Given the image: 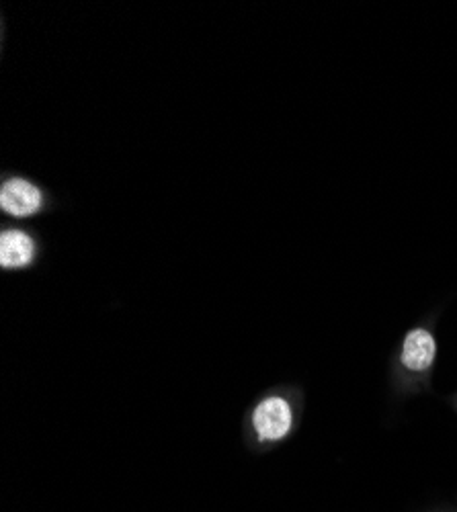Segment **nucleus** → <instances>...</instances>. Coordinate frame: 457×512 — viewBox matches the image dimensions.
Returning <instances> with one entry per match:
<instances>
[{
    "instance_id": "f257e3e1",
    "label": "nucleus",
    "mask_w": 457,
    "mask_h": 512,
    "mask_svg": "<svg viewBox=\"0 0 457 512\" xmlns=\"http://www.w3.org/2000/svg\"><path fill=\"white\" fill-rule=\"evenodd\" d=\"M298 406L287 390L263 394L246 414V437L259 449H273L294 435Z\"/></svg>"
},
{
    "instance_id": "20e7f679",
    "label": "nucleus",
    "mask_w": 457,
    "mask_h": 512,
    "mask_svg": "<svg viewBox=\"0 0 457 512\" xmlns=\"http://www.w3.org/2000/svg\"><path fill=\"white\" fill-rule=\"evenodd\" d=\"M437 359V340L435 334L423 326L412 328L404 334L400 347V365L408 373H427L431 371Z\"/></svg>"
},
{
    "instance_id": "7ed1b4c3",
    "label": "nucleus",
    "mask_w": 457,
    "mask_h": 512,
    "mask_svg": "<svg viewBox=\"0 0 457 512\" xmlns=\"http://www.w3.org/2000/svg\"><path fill=\"white\" fill-rule=\"evenodd\" d=\"M41 256V240L37 232L21 226H5L0 230V269L27 271L35 267Z\"/></svg>"
},
{
    "instance_id": "f03ea898",
    "label": "nucleus",
    "mask_w": 457,
    "mask_h": 512,
    "mask_svg": "<svg viewBox=\"0 0 457 512\" xmlns=\"http://www.w3.org/2000/svg\"><path fill=\"white\" fill-rule=\"evenodd\" d=\"M50 193L23 175H5L0 183V211L13 220H31L50 211Z\"/></svg>"
}]
</instances>
